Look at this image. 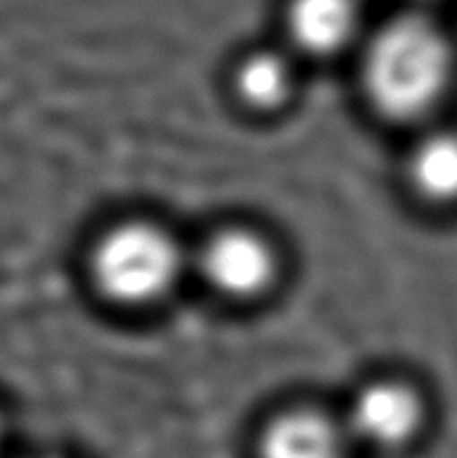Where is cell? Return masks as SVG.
Returning <instances> with one entry per match:
<instances>
[{
    "label": "cell",
    "instance_id": "6da1fadb",
    "mask_svg": "<svg viewBox=\"0 0 457 458\" xmlns=\"http://www.w3.org/2000/svg\"><path fill=\"white\" fill-rule=\"evenodd\" d=\"M352 58L366 107L394 128L444 119L457 94V36L437 9L412 4L370 22Z\"/></svg>",
    "mask_w": 457,
    "mask_h": 458
},
{
    "label": "cell",
    "instance_id": "7a4b0ae2",
    "mask_svg": "<svg viewBox=\"0 0 457 458\" xmlns=\"http://www.w3.org/2000/svg\"><path fill=\"white\" fill-rule=\"evenodd\" d=\"M83 273L99 302L119 313L164 307L191 276V246L168 224L128 215L103 224L90 240Z\"/></svg>",
    "mask_w": 457,
    "mask_h": 458
},
{
    "label": "cell",
    "instance_id": "3957f363",
    "mask_svg": "<svg viewBox=\"0 0 457 458\" xmlns=\"http://www.w3.org/2000/svg\"><path fill=\"white\" fill-rule=\"evenodd\" d=\"M191 276L222 302L254 307L280 286L285 253L258 224L227 222L191 246Z\"/></svg>",
    "mask_w": 457,
    "mask_h": 458
},
{
    "label": "cell",
    "instance_id": "277c9868",
    "mask_svg": "<svg viewBox=\"0 0 457 458\" xmlns=\"http://www.w3.org/2000/svg\"><path fill=\"white\" fill-rule=\"evenodd\" d=\"M339 414L354 450L392 456L408 452L426 437L433 407L417 380L376 374L354 387Z\"/></svg>",
    "mask_w": 457,
    "mask_h": 458
},
{
    "label": "cell",
    "instance_id": "5b68a950",
    "mask_svg": "<svg viewBox=\"0 0 457 458\" xmlns=\"http://www.w3.org/2000/svg\"><path fill=\"white\" fill-rule=\"evenodd\" d=\"M278 40L300 63L354 56L370 30L363 0H280Z\"/></svg>",
    "mask_w": 457,
    "mask_h": 458
},
{
    "label": "cell",
    "instance_id": "8992f818",
    "mask_svg": "<svg viewBox=\"0 0 457 458\" xmlns=\"http://www.w3.org/2000/svg\"><path fill=\"white\" fill-rule=\"evenodd\" d=\"M354 443L339 411L314 403H287L255 428L254 458H349Z\"/></svg>",
    "mask_w": 457,
    "mask_h": 458
},
{
    "label": "cell",
    "instance_id": "52a82bcc",
    "mask_svg": "<svg viewBox=\"0 0 457 458\" xmlns=\"http://www.w3.org/2000/svg\"><path fill=\"white\" fill-rule=\"evenodd\" d=\"M401 186L430 215H457V123L444 119L412 130L401 157Z\"/></svg>",
    "mask_w": 457,
    "mask_h": 458
},
{
    "label": "cell",
    "instance_id": "ba28073f",
    "mask_svg": "<svg viewBox=\"0 0 457 458\" xmlns=\"http://www.w3.org/2000/svg\"><path fill=\"white\" fill-rule=\"evenodd\" d=\"M300 65L280 40L251 45L231 58L227 92L246 114L258 119L282 114L298 94Z\"/></svg>",
    "mask_w": 457,
    "mask_h": 458
},
{
    "label": "cell",
    "instance_id": "9c48e42d",
    "mask_svg": "<svg viewBox=\"0 0 457 458\" xmlns=\"http://www.w3.org/2000/svg\"><path fill=\"white\" fill-rule=\"evenodd\" d=\"M9 441V416L4 411V407L0 405V456H3L4 447H7Z\"/></svg>",
    "mask_w": 457,
    "mask_h": 458
},
{
    "label": "cell",
    "instance_id": "30bf717a",
    "mask_svg": "<svg viewBox=\"0 0 457 458\" xmlns=\"http://www.w3.org/2000/svg\"><path fill=\"white\" fill-rule=\"evenodd\" d=\"M453 3V0H412V4H419V7H428V9H437L442 12L444 4Z\"/></svg>",
    "mask_w": 457,
    "mask_h": 458
},
{
    "label": "cell",
    "instance_id": "8fae6325",
    "mask_svg": "<svg viewBox=\"0 0 457 458\" xmlns=\"http://www.w3.org/2000/svg\"><path fill=\"white\" fill-rule=\"evenodd\" d=\"M30 458H70V456H63V454H36V456H30Z\"/></svg>",
    "mask_w": 457,
    "mask_h": 458
}]
</instances>
